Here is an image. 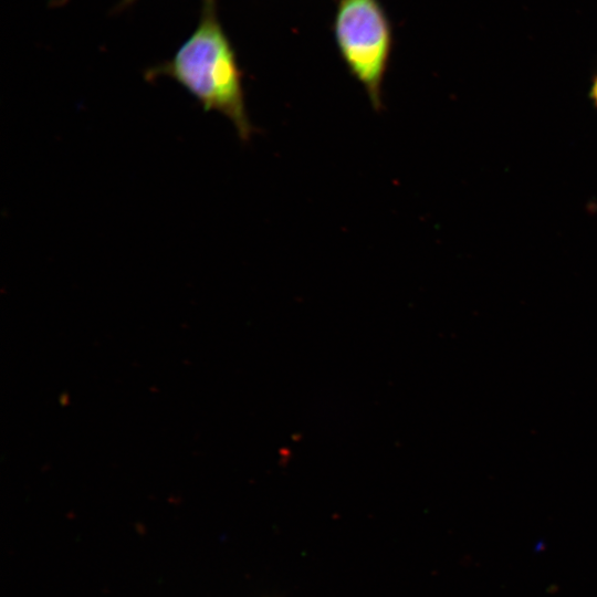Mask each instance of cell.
Wrapping results in <instances>:
<instances>
[{
	"label": "cell",
	"mask_w": 597,
	"mask_h": 597,
	"mask_svg": "<svg viewBox=\"0 0 597 597\" xmlns=\"http://www.w3.org/2000/svg\"><path fill=\"white\" fill-rule=\"evenodd\" d=\"M334 35L346 66L379 111L392 48L391 24L379 0H338Z\"/></svg>",
	"instance_id": "7a4b0ae2"
},
{
	"label": "cell",
	"mask_w": 597,
	"mask_h": 597,
	"mask_svg": "<svg viewBox=\"0 0 597 597\" xmlns=\"http://www.w3.org/2000/svg\"><path fill=\"white\" fill-rule=\"evenodd\" d=\"M147 81L167 76L182 86L206 112H218L248 142L253 126L247 113L242 72L218 18L217 1L202 0L196 29L175 54L145 71Z\"/></svg>",
	"instance_id": "6da1fadb"
},
{
	"label": "cell",
	"mask_w": 597,
	"mask_h": 597,
	"mask_svg": "<svg viewBox=\"0 0 597 597\" xmlns=\"http://www.w3.org/2000/svg\"><path fill=\"white\" fill-rule=\"evenodd\" d=\"M135 1L136 0H121L119 3L117 4L116 11H121V10L127 8L128 6L134 3Z\"/></svg>",
	"instance_id": "277c9868"
},
{
	"label": "cell",
	"mask_w": 597,
	"mask_h": 597,
	"mask_svg": "<svg viewBox=\"0 0 597 597\" xmlns=\"http://www.w3.org/2000/svg\"><path fill=\"white\" fill-rule=\"evenodd\" d=\"M589 97L593 104L597 107V74L593 77L590 90H589Z\"/></svg>",
	"instance_id": "3957f363"
}]
</instances>
